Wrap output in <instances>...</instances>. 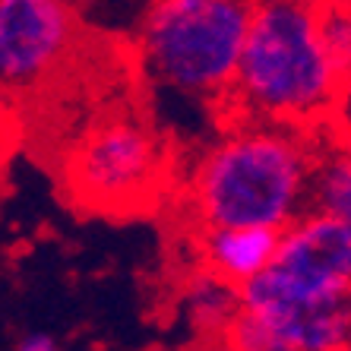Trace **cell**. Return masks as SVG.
Wrapping results in <instances>:
<instances>
[{"instance_id": "cell-1", "label": "cell", "mask_w": 351, "mask_h": 351, "mask_svg": "<svg viewBox=\"0 0 351 351\" xmlns=\"http://www.w3.org/2000/svg\"><path fill=\"white\" fill-rule=\"evenodd\" d=\"M319 136L291 127L234 121L196 156L187 206L203 228H291L311 209Z\"/></svg>"}, {"instance_id": "cell-2", "label": "cell", "mask_w": 351, "mask_h": 351, "mask_svg": "<svg viewBox=\"0 0 351 351\" xmlns=\"http://www.w3.org/2000/svg\"><path fill=\"white\" fill-rule=\"evenodd\" d=\"M351 80L329 58L319 32V3H254L228 111L234 121L291 127L317 136Z\"/></svg>"}, {"instance_id": "cell-3", "label": "cell", "mask_w": 351, "mask_h": 351, "mask_svg": "<svg viewBox=\"0 0 351 351\" xmlns=\"http://www.w3.org/2000/svg\"><path fill=\"white\" fill-rule=\"evenodd\" d=\"M247 0H156L136 23L139 70L180 98L228 101L250 29Z\"/></svg>"}, {"instance_id": "cell-4", "label": "cell", "mask_w": 351, "mask_h": 351, "mask_svg": "<svg viewBox=\"0 0 351 351\" xmlns=\"http://www.w3.org/2000/svg\"><path fill=\"white\" fill-rule=\"evenodd\" d=\"M165 178V139L130 114L92 123L64 156L66 190L95 213H133L162 190Z\"/></svg>"}, {"instance_id": "cell-5", "label": "cell", "mask_w": 351, "mask_h": 351, "mask_svg": "<svg viewBox=\"0 0 351 351\" xmlns=\"http://www.w3.org/2000/svg\"><path fill=\"white\" fill-rule=\"evenodd\" d=\"M82 19L64 0H0V95L45 89L73 58Z\"/></svg>"}, {"instance_id": "cell-6", "label": "cell", "mask_w": 351, "mask_h": 351, "mask_svg": "<svg viewBox=\"0 0 351 351\" xmlns=\"http://www.w3.org/2000/svg\"><path fill=\"white\" fill-rule=\"evenodd\" d=\"M263 282L307 301H351V228L307 213L278 237Z\"/></svg>"}, {"instance_id": "cell-7", "label": "cell", "mask_w": 351, "mask_h": 351, "mask_svg": "<svg viewBox=\"0 0 351 351\" xmlns=\"http://www.w3.org/2000/svg\"><path fill=\"white\" fill-rule=\"evenodd\" d=\"M278 237V231L263 228H203L193 237L196 263L203 272L244 291L272 266Z\"/></svg>"}, {"instance_id": "cell-8", "label": "cell", "mask_w": 351, "mask_h": 351, "mask_svg": "<svg viewBox=\"0 0 351 351\" xmlns=\"http://www.w3.org/2000/svg\"><path fill=\"white\" fill-rule=\"evenodd\" d=\"M351 228V139H323L317 143V158L311 171V209Z\"/></svg>"}, {"instance_id": "cell-9", "label": "cell", "mask_w": 351, "mask_h": 351, "mask_svg": "<svg viewBox=\"0 0 351 351\" xmlns=\"http://www.w3.org/2000/svg\"><path fill=\"white\" fill-rule=\"evenodd\" d=\"M180 313L193 329L219 339L228 323L241 313V291L231 288L228 282L196 269L180 288Z\"/></svg>"}, {"instance_id": "cell-10", "label": "cell", "mask_w": 351, "mask_h": 351, "mask_svg": "<svg viewBox=\"0 0 351 351\" xmlns=\"http://www.w3.org/2000/svg\"><path fill=\"white\" fill-rule=\"evenodd\" d=\"M319 32L329 58L351 80V3H319Z\"/></svg>"}, {"instance_id": "cell-11", "label": "cell", "mask_w": 351, "mask_h": 351, "mask_svg": "<svg viewBox=\"0 0 351 351\" xmlns=\"http://www.w3.org/2000/svg\"><path fill=\"white\" fill-rule=\"evenodd\" d=\"M215 342L221 345V351H288L269 329L260 326V323H256L254 317H247L244 311L231 319L228 329H225Z\"/></svg>"}, {"instance_id": "cell-12", "label": "cell", "mask_w": 351, "mask_h": 351, "mask_svg": "<svg viewBox=\"0 0 351 351\" xmlns=\"http://www.w3.org/2000/svg\"><path fill=\"white\" fill-rule=\"evenodd\" d=\"M13 351H66L60 345L58 335L45 332V329H32V332H23L13 345Z\"/></svg>"}, {"instance_id": "cell-13", "label": "cell", "mask_w": 351, "mask_h": 351, "mask_svg": "<svg viewBox=\"0 0 351 351\" xmlns=\"http://www.w3.org/2000/svg\"><path fill=\"white\" fill-rule=\"evenodd\" d=\"M342 351H351V332H348V342H345V348Z\"/></svg>"}]
</instances>
